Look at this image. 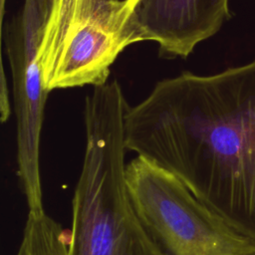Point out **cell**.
<instances>
[{
	"mask_svg": "<svg viewBox=\"0 0 255 255\" xmlns=\"http://www.w3.org/2000/svg\"><path fill=\"white\" fill-rule=\"evenodd\" d=\"M117 80L94 87L84 103L85 149L72 200L69 255H164L131 199L125 116Z\"/></svg>",
	"mask_w": 255,
	"mask_h": 255,
	"instance_id": "7a4b0ae2",
	"label": "cell"
},
{
	"mask_svg": "<svg viewBox=\"0 0 255 255\" xmlns=\"http://www.w3.org/2000/svg\"><path fill=\"white\" fill-rule=\"evenodd\" d=\"M4 2L5 0H1V8H4Z\"/></svg>",
	"mask_w": 255,
	"mask_h": 255,
	"instance_id": "ba28073f",
	"label": "cell"
},
{
	"mask_svg": "<svg viewBox=\"0 0 255 255\" xmlns=\"http://www.w3.org/2000/svg\"><path fill=\"white\" fill-rule=\"evenodd\" d=\"M140 0H52L39 49L44 88L101 86L129 45L144 41L135 18Z\"/></svg>",
	"mask_w": 255,
	"mask_h": 255,
	"instance_id": "3957f363",
	"label": "cell"
},
{
	"mask_svg": "<svg viewBox=\"0 0 255 255\" xmlns=\"http://www.w3.org/2000/svg\"><path fill=\"white\" fill-rule=\"evenodd\" d=\"M17 255H69V237L45 211L28 212Z\"/></svg>",
	"mask_w": 255,
	"mask_h": 255,
	"instance_id": "52a82bcc",
	"label": "cell"
},
{
	"mask_svg": "<svg viewBox=\"0 0 255 255\" xmlns=\"http://www.w3.org/2000/svg\"><path fill=\"white\" fill-rule=\"evenodd\" d=\"M125 143L255 240V59L157 82L128 106Z\"/></svg>",
	"mask_w": 255,
	"mask_h": 255,
	"instance_id": "6da1fadb",
	"label": "cell"
},
{
	"mask_svg": "<svg viewBox=\"0 0 255 255\" xmlns=\"http://www.w3.org/2000/svg\"><path fill=\"white\" fill-rule=\"evenodd\" d=\"M51 6L52 0H24L2 30L12 77L17 174L30 208L43 205L40 141L49 92L43 85L39 49Z\"/></svg>",
	"mask_w": 255,
	"mask_h": 255,
	"instance_id": "5b68a950",
	"label": "cell"
},
{
	"mask_svg": "<svg viewBox=\"0 0 255 255\" xmlns=\"http://www.w3.org/2000/svg\"><path fill=\"white\" fill-rule=\"evenodd\" d=\"M230 17L228 0H140L135 18L161 56L186 58Z\"/></svg>",
	"mask_w": 255,
	"mask_h": 255,
	"instance_id": "8992f818",
	"label": "cell"
},
{
	"mask_svg": "<svg viewBox=\"0 0 255 255\" xmlns=\"http://www.w3.org/2000/svg\"><path fill=\"white\" fill-rule=\"evenodd\" d=\"M127 181L137 213L164 255H255V240L169 172L136 156L127 163Z\"/></svg>",
	"mask_w": 255,
	"mask_h": 255,
	"instance_id": "277c9868",
	"label": "cell"
}]
</instances>
